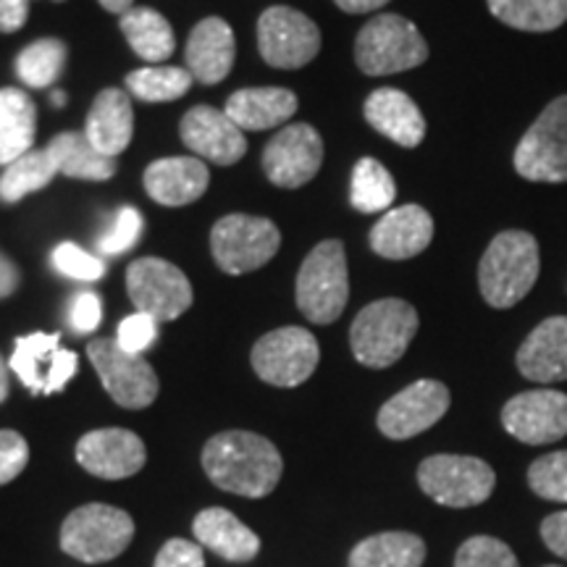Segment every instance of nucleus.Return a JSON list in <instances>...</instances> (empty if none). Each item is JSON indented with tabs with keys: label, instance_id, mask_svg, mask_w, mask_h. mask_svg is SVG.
<instances>
[{
	"label": "nucleus",
	"instance_id": "nucleus-16",
	"mask_svg": "<svg viewBox=\"0 0 567 567\" xmlns=\"http://www.w3.org/2000/svg\"><path fill=\"white\" fill-rule=\"evenodd\" d=\"M323 140L310 124H289L268 142L264 172L276 187L297 189L321 172Z\"/></svg>",
	"mask_w": 567,
	"mask_h": 567
},
{
	"label": "nucleus",
	"instance_id": "nucleus-40",
	"mask_svg": "<svg viewBox=\"0 0 567 567\" xmlns=\"http://www.w3.org/2000/svg\"><path fill=\"white\" fill-rule=\"evenodd\" d=\"M142 229H145L142 213L137 208H122L116 213V218H113L111 229L97 243V250L103 255H122L132 250L134 243L142 237Z\"/></svg>",
	"mask_w": 567,
	"mask_h": 567
},
{
	"label": "nucleus",
	"instance_id": "nucleus-38",
	"mask_svg": "<svg viewBox=\"0 0 567 567\" xmlns=\"http://www.w3.org/2000/svg\"><path fill=\"white\" fill-rule=\"evenodd\" d=\"M455 567H517V557L499 538L473 536L457 549Z\"/></svg>",
	"mask_w": 567,
	"mask_h": 567
},
{
	"label": "nucleus",
	"instance_id": "nucleus-36",
	"mask_svg": "<svg viewBox=\"0 0 567 567\" xmlns=\"http://www.w3.org/2000/svg\"><path fill=\"white\" fill-rule=\"evenodd\" d=\"M66 63V45L55 38H45L27 45L17 59V74L27 87H51Z\"/></svg>",
	"mask_w": 567,
	"mask_h": 567
},
{
	"label": "nucleus",
	"instance_id": "nucleus-43",
	"mask_svg": "<svg viewBox=\"0 0 567 567\" xmlns=\"http://www.w3.org/2000/svg\"><path fill=\"white\" fill-rule=\"evenodd\" d=\"M103 321V300L95 292L76 295L69 305V323L76 334H90Z\"/></svg>",
	"mask_w": 567,
	"mask_h": 567
},
{
	"label": "nucleus",
	"instance_id": "nucleus-2",
	"mask_svg": "<svg viewBox=\"0 0 567 567\" xmlns=\"http://www.w3.org/2000/svg\"><path fill=\"white\" fill-rule=\"evenodd\" d=\"M542 252L534 234L523 229L499 231L478 264L481 297L496 310H509L536 287Z\"/></svg>",
	"mask_w": 567,
	"mask_h": 567
},
{
	"label": "nucleus",
	"instance_id": "nucleus-12",
	"mask_svg": "<svg viewBox=\"0 0 567 567\" xmlns=\"http://www.w3.org/2000/svg\"><path fill=\"white\" fill-rule=\"evenodd\" d=\"M252 368L271 386H300L313 375L321 360L316 337L302 326H284L260 337L252 347Z\"/></svg>",
	"mask_w": 567,
	"mask_h": 567
},
{
	"label": "nucleus",
	"instance_id": "nucleus-41",
	"mask_svg": "<svg viewBox=\"0 0 567 567\" xmlns=\"http://www.w3.org/2000/svg\"><path fill=\"white\" fill-rule=\"evenodd\" d=\"M158 339V321L145 313H132L118 323L116 342L122 350L132 354H142Z\"/></svg>",
	"mask_w": 567,
	"mask_h": 567
},
{
	"label": "nucleus",
	"instance_id": "nucleus-54",
	"mask_svg": "<svg viewBox=\"0 0 567 567\" xmlns=\"http://www.w3.org/2000/svg\"><path fill=\"white\" fill-rule=\"evenodd\" d=\"M549 567H557V565H549Z\"/></svg>",
	"mask_w": 567,
	"mask_h": 567
},
{
	"label": "nucleus",
	"instance_id": "nucleus-4",
	"mask_svg": "<svg viewBox=\"0 0 567 567\" xmlns=\"http://www.w3.org/2000/svg\"><path fill=\"white\" fill-rule=\"evenodd\" d=\"M429 42L413 21L400 13H379L354 40V63L365 76H389L423 66Z\"/></svg>",
	"mask_w": 567,
	"mask_h": 567
},
{
	"label": "nucleus",
	"instance_id": "nucleus-1",
	"mask_svg": "<svg viewBox=\"0 0 567 567\" xmlns=\"http://www.w3.org/2000/svg\"><path fill=\"white\" fill-rule=\"evenodd\" d=\"M203 467L224 492L260 499L281 481L284 460L266 436L250 431H224L205 444Z\"/></svg>",
	"mask_w": 567,
	"mask_h": 567
},
{
	"label": "nucleus",
	"instance_id": "nucleus-53",
	"mask_svg": "<svg viewBox=\"0 0 567 567\" xmlns=\"http://www.w3.org/2000/svg\"><path fill=\"white\" fill-rule=\"evenodd\" d=\"M55 3H63V0H55Z\"/></svg>",
	"mask_w": 567,
	"mask_h": 567
},
{
	"label": "nucleus",
	"instance_id": "nucleus-17",
	"mask_svg": "<svg viewBox=\"0 0 567 567\" xmlns=\"http://www.w3.org/2000/svg\"><path fill=\"white\" fill-rule=\"evenodd\" d=\"M145 442L126 429L90 431L76 444V463L97 478H130L145 467Z\"/></svg>",
	"mask_w": 567,
	"mask_h": 567
},
{
	"label": "nucleus",
	"instance_id": "nucleus-19",
	"mask_svg": "<svg viewBox=\"0 0 567 567\" xmlns=\"http://www.w3.org/2000/svg\"><path fill=\"white\" fill-rule=\"evenodd\" d=\"M434 239V218L421 205H400L386 210L371 229V250L386 260H408L421 255Z\"/></svg>",
	"mask_w": 567,
	"mask_h": 567
},
{
	"label": "nucleus",
	"instance_id": "nucleus-14",
	"mask_svg": "<svg viewBox=\"0 0 567 567\" xmlns=\"http://www.w3.org/2000/svg\"><path fill=\"white\" fill-rule=\"evenodd\" d=\"M450 402V389L442 381H415L384 402V408L379 410V431L394 442H405L442 421Z\"/></svg>",
	"mask_w": 567,
	"mask_h": 567
},
{
	"label": "nucleus",
	"instance_id": "nucleus-9",
	"mask_svg": "<svg viewBox=\"0 0 567 567\" xmlns=\"http://www.w3.org/2000/svg\"><path fill=\"white\" fill-rule=\"evenodd\" d=\"M417 484L436 505L463 509L476 507L492 496L496 473L481 457L434 455L417 467Z\"/></svg>",
	"mask_w": 567,
	"mask_h": 567
},
{
	"label": "nucleus",
	"instance_id": "nucleus-28",
	"mask_svg": "<svg viewBox=\"0 0 567 567\" xmlns=\"http://www.w3.org/2000/svg\"><path fill=\"white\" fill-rule=\"evenodd\" d=\"M45 147L53 155L59 174L69 176V179L105 182L116 174V158H109L97 151L84 132L55 134Z\"/></svg>",
	"mask_w": 567,
	"mask_h": 567
},
{
	"label": "nucleus",
	"instance_id": "nucleus-5",
	"mask_svg": "<svg viewBox=\"0 0 567 567\" xmlns=\"http://www.w3.org/2000/svg\"><path fill=\"white\" fill-rule=\"evenodd\" d=\"M350 300L347 252L339 239H323L308 252L297 274V308L310 323H334Z\"/></svg>",
	"mask_w": 567,
	"mask_h": 567
},
{
	"label": "nucleus",
	"instance_id": "nucleus-26",
	"mask_svg": "<svg viewBox=\"0 0 567 567\" xmlns=\"http://www.w3.org/2000/svg\"><path fill=\"white\" fill-rule=\"evenodd\" d=\"M195 536L203 547L229 563H250L260 551V538L224 507H208L195 517Z\"/></svg>",
	"mask_w": 567,
	"mask_h": 567
},
{
	"label": "nucleus",
	"instance_id": "nucleus-47",
	"mask_svg": "<svg viewBox=\"0 0 567 567\" xmlns=\"http://www.w3.org/2000/svg\"><path fill=\"white\" fill-rule=\"evenodd\" d=\"M30 19V0H0V32H19Z\"/></svg>",
	"mask_w": 567,
	"mask_h": 567
},
{
	"label": "nucleus",
	"instance_id": "nucleus-15",
	"mask_svg": "<svg viewBox=\"0 0 567 567\" xmlns=\"http://www.w3.org/2000/svg\"><path fill=\"white\" fill-rule=\"evenodd\" d=\"M502 425L517 442L542 446L567 436V394L557 389H530L502 408Z\"/></svg>",
	"mask_w": 567,
	"mask_h": 567
},
{
	"label": "nucleus",
	"instance_id": "nucleus-23",
	"mask_svg": "<svg viewBox=\"0 0 567 567\" xmlns=\"http://www.w3.org/2000/svg\"><path fill=\"white\" fill-rule=\"evenodd\" d=\"M365 122L400 147H417L425 137V118L413 97L402 90L379 87L365 101Z\"/></svg>",
	"mask_w": 567,
	"mask_h": 567
},
{
	"label": "nucleus",
	"instance_id": "nucleus-21",
	"mask_svg": "<svg viewBox=\"0 0 567 567\" xmlns=\"http://www.w3.org/2000/svg\"><path fill=\"white\" fill-rule=\"evenodd\" d=\"M210 172L200 158L189 155H176V158L153 161L145 172V193L155 203L168 205V208H182L200 200L208 189Z\"/></svg>",
	"mask_w": 567,
	"mask_h": 567
},
{
	"label": "nucleus",
	"instance_id": "nucleus-13",
	"mask_svg": "<svg viewBox=\"0 0 567 567\" xmlns=\"http://www.w3.org/2000/svg\"><path fill=\"white\" fill-rule=\"evenodd\" d=\"M258 51L274 69H302L321 51V30L302 11L271 6L258 19Z\"/></svg>",
	"mask_w": 567,
	"mask_h": 567
},
{
	"label": "nucleus",
	"instance_id": "nucleus-48",
	"mask_svg": "<svg viewBox=\"0 0 567 567\" xmlns=\"http://www.w3.org/2000/svg\"><path fill=\"white\" fill-rule=\"evenodd\" d=\"M19 281H21V276H19L17 264H13L9 255L0 252V300L17 292Z\"/></svg>",
	"mask_w": 567,
	"mask_h": 567
},
{
	"label": "nucleus",
	"instance_id": "nucleus-27",
	"mask_svg": "<svg viewBox=\"0 0 567 567\" xmlns=\"http://www.w3.org/2000/svg\"><path fill=\"white\" fill-rule=\"evenodd\" d=\"M38 109L32 97L17 87L0 90V166H11L34 151Z\"/></svg>",
	"mask_w": 567,
	"mask_h": 567
},
{
	"label": "nucleus",
	"instance_id": "nucleus-37",
	"mask_svg": "<svg viewBox=\"0 0 567 567\" xmlns=\"http://www.w3.org/2000/svg\"><path fill=\"white\" fill-rule=\"evenodd\" d=\"M528 486L549 502H567V450L549 452L528 467Z\"/></svg>",
	"mask_w": 567,
	"mask_h": 567
},
{
	"label": "nucleus",
	"instance_id": "nucleus-44",
	"mask_svg": "<svg viewBox=\"0 0 567 567\" xmlns=\"http://www.w3.org/2000/svg\"><path fill=\"white\" fill-rule=\"evenodd\" d=\"M155 567H205L200 544L187 542V538H172L161 547Z\"/></svg>",
	"mask_w": 567,
	"mask_h": 567
},
{
	"label": "nucleus",
	"instance_id": "nucleus-39",
	"mask_svg": "<svg viewBox=\"0 0 567 567\" xmlns=\"http://www.w3.org/2000/svg\"><path fill=\"white\" fill-rule=\"evenodd\" d=\"M51 260L55 271L76 281H97L105 274L103 260L90 255L87 250H82V247H76L74 243H63L55 247Z\"/></svg>",
	"mask_w": 567,
	"mask_h": 567
},
{
	"label": "nucleus",
	"instance_id": "nucleus-34",
	"mask_svg": "<svg viewBox=\"0 0 567 567\" xmlns=\"http://www.w3.org/2000/svg\"><path fill=\"white\" fill-rule=\"evenodd\" d=\"M55 174H59V166H55L48 147L30 151L27 155H21L19 161H13L11 166H6L3 176H0V200L19 203L21 197L48 187L55 179Z\"/></svg>",
	"mask_w": 567,
	"mask_h": 567
},
{
	"label": "nucleus",
	"instance_id": "nucleus-42",
	"mask_svg": "<svg viewBox=\"0 0 567 567\" xmlns=\"http://www.w3.org/2000/svg\"><path fill=\"white\" fill-rule=\"evenodd\" d=\"M30 463V444L17 431H0V486L9 484Z\"/></svg>",
	"mask_w": 567,
	"mask_h": 567
},
{
	"label": "nucleus",
	"instance_id": "nucleus-18",
	"mask_svg": "<svg viewBox=\"0 0 567 567\" xmlns=\"http://www.w3.org/2000/svg\"><path fill=\"white\" fill-rule=\"evenodd\" d=\"M179 134L197 158L218 166H234L247 153L245 132L224 111L210 105H195L184 113Z\"/></svg>",
	"mask_w": 567,
	"mask_h": 567
},
{
	"label": "nucleus",
	"instance_id": "nucleus-22",
	"mask_svg": "<svg viewBox=\"0 0 567 567\" xmlns=\"http://www.w3.org/2000/svg\"><path fill=\"white\" fill-rule=\"evenodd\" d=\"M234 55H237V42H234L231 27L224 19L208 17L189 32L184 59H187V71L197 82H224L234 66Z\"/></svg>",
	"mask_w": 567,
	"mask_h": 567
},
{
	"label": "nucleus",
	"instance_id": "nucleus-6",
	"mask_svg": "<svg viewBox=\"0 0 567 567\" xmlns=\"http://www.w3.org/2000/svg\"><path fill=\"white\" fill-rule=\"evenodd\" d=\"M134 538V520L124 509L101 505L76 507L61 526V549L82 563H109L124 555Z\"/></svg>",
	"mask_w": 567,
	"mask_h": 567
},
{
	"label": "nucleus",
	"instance_id": "nucleus-25",
	"mask_svg": "<svg viewBox=\"0 0 567 567\" xmlns=\"http://www.w3.org/2000/svg\"><path fill=\"white\" fill-rule=\"evenodd\" d=\"M226 116L243 132H264L287 124L297 113V95L284 87H247L229 95Z\"/></svg>",
	"mask_w": 567,
	"mask_h": 567
},
{
	"label": "nucleus",
	"instance_id": "nucleus-3",
	"mask_svg": "<svg viewBox=\"0 0 567 567\" xmlns=\"http://www.w3.org/2000/svg\"><path fill=\"white\" fill-rule=\"evenodd\" d=\"M417 323V310L396 297L365 305L350 329L354 360L375 371L394 365L415 339Z\"/></svg>",
	"mask_w": 567,
	"mask_h": 567
},
{
	"label": "nucleus",
	"instance_id": "nucleus-33",
	"mask_svg": "<svg viewBox=\"0 0 567 567\" xmlns=\"http://www.w3.org/2000/svg\"><path fill=\"white\" fill-rule=\"evenodd\" d=\"M396 200V182L389 168L375 158H360L352 168L350 203L360 213L392 210Z\"/></svg>",
	"mask_w": 567,
	"mask_h": 567
},
{
	"label": "nucleus",
	"instance_id": "nucleus-35",
	"mask_svg": "<svg viewBox=\"0 0 567 567\" xmlns=\"http://www.w3.org/2000/svg\"><path fill=\"white\" fill-rule=\"evenodd\" d=\"M195 76L179 66H147L126 76V90L147 103H168L193 87Z\"/></svg>",
	"mask_w": 567,
	"mask_h": 567
},
{
	"label": "nucleus",
	"instance_id": "nucleus-11",
	"mask_svg": "<svg viewBox=\"0 0 567 567\" xmlns=\"http://www.w3.org/2000/svg\"><path fill=\"white\" fill-rule=\"evenodd\" d=\"M126 292L137 313L174 321L193 305V284L182 268L161 258H140L126 268Z\"/></svg>",
	"mask_w": 567,
	"mask_h": 567
},
{
	"label": "nucleus",
	"instance_id": "nucleus-49",
	"mask_svg": "<svg viewBox=\"0 0 567 567\" xmlns=\"http://www.w3.org/2000/svg\"><path fill=\"white\" fill-rule=\"evenodd\" d=\"M334 3L344 13H371V11L384 9V6L392 3V0H334Z\"/></svg>",
	"mask_w": 567,
	"mask_h": 567
},
{
	"label": "nucleus",
	"instance_id": "nucleus-45",
	"mask_svg": "<svg viewBox=\"0 0 567 567\" xmlns=\"http://www.w3.org/2000/svg\"><path fill=\"white\" fill-rule=\"evenodd\" d=\"M76 371H80V360H76L74 352L71 350L55 352L51 375H48V384H45V394L61 392V389L66 386L71 379H74Z\"/></svg>",
	"mask_w": 567,
	"mask_h": 567
},
{
	"label": "nucleus",
	"instance_id": "nucleus-30",
	"mask_svg": "<svg viewBox=\"0 0 567 567\" xmlns=\"http://www.w3.org/2000/svg\"><path fill=\"white\" fill-rule=\"evenodd\" d=\"M122 32L140 59L158 63V66L161 61H166L176 51V38L168 19L161 17L155 9H147V6L124 13Z\"/></svg>",
	"mask_w": 567,
	"mask_h": 567
},
{
	"label": "nucleus",
	"instance_id": "nucleus-32",
	"mask_svg": "<svg viewBox=\"0 0 567 567\" xmlns=\"http://www.w3.org/2000/svg\"><path fill=\"white\" fill-rule=\"evenodd\" d=\"M502 24L520 32H555L567 21V0H486Z\"/></svg>",
	"mask_w": 567,
	"mask_h": 567
},
{
	"label": "nucleus",
	"instance_id": "nucleus-20",
	"mask_svg": "<svg viewBox=\"0 0 567 567\" xmlns=\"http://www.w3.org/2000/svg\"><path fill=\"white\" fill-rule=\"evenodd\" d=\"M517 371L536 384L567 381V316H551L517 350Z\"/></svg>",
	"mask_w": 567,
	"mask_h": 567
},
{
	"label": "nucleus",
	"instance_id": "nucleus-24",
	"mask_svg": "<svg viewBox=\"0 0 567 567\" xmlns=\"http://www.w3.org/2000/svg\"><path fill=\"white\" fill-rule=\"evenodd\" d=\"M84 134L103 155L118 158L130 147L134 134L132 97L116 87L97 92L84 122Z\"/></svg>",
	"mask_w": 567,
	"mask_h": 567
},
{
	"label": "nucleus",
	"instance_id": "nucleus-46",
	"mask_svg": "<svg viewBox=\"0 0 567 567\" xmlns=\"http://www.w3.org/2000/svg\"><path fill=\"white\" fill-rule=\"evenodd\" d=\"M542 538H544V544L549 547V551H555L557 557L567 559V509L544 517Z\"/></svg>",
	"mask_w": 567,
	"mask_h": 567
},
{
	"label": "nucleus",
	"instance_id": "nucleus-52",
	"mask_svg": "<svg viewBox=\"0 0 567 567\" xmlns=\"http://www.w3.org/2000/svg\"><path fill=\"white\" fill-rule=\"evenodd\" d=\"M51 101H53V105H59V109H63V105H66V92H53L51 95Z\"/></svg>",
	"mask_w": 567,
	"mask_h": 567
},
{
	"label": "nucleus",
	"instance_id": "nucleus-50",
	"mask_svg": "<svg viewBox=\"0 0 567 567\" xmlns=\"http://www.w3.org/2000/svg\"><path fill=\"white\" fill-rule=\"evenodd\" d=\"M97 3L103 6L105 11H111V13H124L126 11H132L134 9V0H97Z\"/></svg>",
	"mask_w": 567,
	"mask_h": 567
},
{
	"label": "nucleus",
	"instance_id": "nucleus-7",
	"mask_svg": "<svg viewBox=\"0 0 567 567\" xmlns=\"http://www.w3.org/2000/svg\"><path fill=\"white\" fill-rule=\"evenodd\" d=\"M515 172L526 182H567V95H559L538 113L515 147Z\"/></svg>",
	"mask_w": 567,
	"mask_h": 567
},
{
	"label": "nucleus",
	"instance_id": "nucleus-8",
	"mask_svg": "<svg viewBox=\"0 0 567 567\" xmlns=\"http://www.w3.org/2000/svg\"><path fill=\"white\" fill-rule=\"evenodd\" d=\"M281 234L274 221L245 213L218 218L210 231V252L224 274L243 276L258 271L279 252Z\"/></svg>",
	"mask_w": 567,
	"mask_h": 567
},
{
	"label": "nucleus",
	"instance_id": "nucleus-31",
	"mask_svg": "<svg viewBox=\"0 0 567 567\" xmlns=\"http://www.w3.org/2000/svg\"><path fill=\"white\" fill-rule=\"evenodd\" d=\"M61 334H34L19 337L13 344V354L9 368L19 375V381L30 389L32 394H45L48 375H51L55 352L61 350Z\"/></svg>",
	"mask_w": 567,
	"mask_h": 567
},
{
	"label": "nucleus",
	"instance_id": "nucleus-29",
	"mask_svg": "<svg viewBox=\"0 0 567 567\" xmlns=\"http://www.w3.org/2000/svg\"><path fill=\"white\" fill-rule=\"evenodd\" d=\"M425 559V544L421 536L405 530L368 536L352 549L347 567H421Z\"/></svg>",
	"mask_w": 567,
	"mask_h": 567
},
{
	"label": "nucleus",
	"instance_id": "nucleus-51",
	"mask_svg": "<svg viewBox=\"0 0 567 567\" xmlns=\"http://www.w3.org/2000/svg\"><path fill=\"white\" fill-rule=\"evenodd\" d=\"M9 363L3 360V354H0V402H6V396H9V389H11V379H9Z\"/></svg>",
	"mask_w": 567,
	"mask_h": 567
},
{
	"label": "nucleus",
	"instance_id": "nucleus-10",
	"mask_svg": "<svg viewBox=\"0 0 567 567\" xmlns=\"http://www.w3.org/2000/svg\"><path fill=\"white\" fill-rule=\"evenodd\" d=\"M87 358L116 405L126 410L153 405L161 384L153 365L142 354L122 350L116 339H92L87 344Z\"/></svg>",
	"mask_w": 567,
	"mask_h": 567
}]
</instances>
